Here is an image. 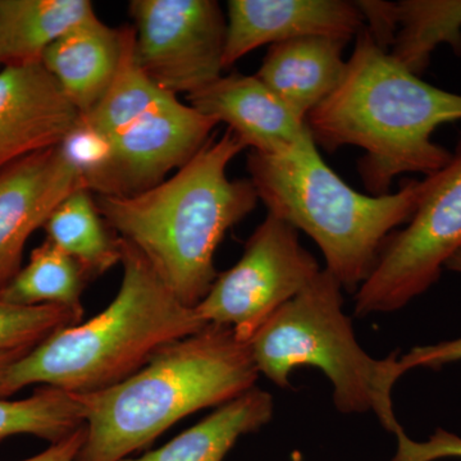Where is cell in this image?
Listing matches in <instances>:
<instances>
[{"label":"cell","instance_id":"cell-21","mask_svg":"<svg viewBox=\"0 0 461 461\" xmlns=\"http://www.w3.org/2000/svg\"><path fill=\"white\" fill-rule=\"evenodd\" d=\"M83 426V406L62 388L41 386L16 402L0 399V441L25 433L56 444Z\"/></svg>","mask_w":461,"mask_h":461},{"label":"cell","instance_id":"cell-2","mask_svg":"<svg viewBox=\"0 0 461 461\" xmlns=\"http://www.w3.org/2000/svg\"><path fill=\"white\" fill-rule=\"evenodd\" d=\"M230 130L212 138L172 177L132 196H96L109 229L138 249L182 304L195 308L214 284L215 251L227 230L256 209L250 180H230L245 150Z\"/></svg>","mask_w":461,"mask_h":461},{"label":"cell","instance_id":"cell-15","mask_svg":"<svg viewBox=\"0 0 461 461\" xmlns=\"http://www.w3.org/2000/svg\"><path fill=\"white\" fill-rule=\"evenodd\" d=\"M348 42L306 36L269 45L256 76L297 117L306 120L341 83Z\"/></svg>","mask_w":461,"mask_h":461},{"label":"cell","instance_id":"cell-11","mask_svg":"<svg viewBox=\"0 0 461 461\" xmlns=\"http://www.w3.org/2000/svg\"><path fill=\"white\" fill-rule=\"evenodd\" d=\"M86 189L83 175L59 147L0 172V291L20 272L27 240L60 203Z\"/></svg>","mask_w":461,"mask_h":461},{"label":"cell","instance_id":"cell-30","mask_svg":"<svg viewBox=\"0 0 461 461\" xmlns=\"http://www.w3.org/2000/svg\"><path fill=\"white\" fill-rule=\"evenodd\" d=\"M3 56H2V38H0V69L3 68Z\"/></svg>","mask_w":461,"mask_h":461},{"label":"cell","instance_id":"cell-4","mask_svg":"<svg viewBox=\"0 0 461 461\" xmlns=\"http://www.w3.org/2000/svg\"><path fill=\"white\" fill-rule=\"evenodd\" d=\"M123 277L111 303L93 320L57 330L9 366L0 399L30 384L71 393L104 390L131 377L165 346L205 329L182 304L140 251L121 239Z\"/></svg>","mask_w":461,"mask_h":461},{"label":"cell","instance_id":"cell-12","mask_svg":"<svg viewBox=\"0 0 461 461\" xmlns=\"http://www.w3.org/2000/svg\"><path fill=\"white\" fill-rule=\"evenodd\" d=\"M80 113L39 63L0 69V172L59 147Z\"/></svg>","mask_w":461,"mask_h":461},{"label":"cell","instance_id":"cell-16","mask_svg":"<svg viewBox=\"0 0 461 461\" xmlns=\"http://www.w3.org/2000/svg\"><path fill=\"white\" fill-rule=\"evenodd\" d=\"M123 27L93 16L66 32L41 57L66 98L85 114L95 107L113 80L122 54Z\"/></svg>","mask_w":461,"mask_h":461},{"label":"cell","instance_id":"cell-25","mask_svg":"<svg viewBox=\"0 0 461 461\" xmlns=\"http://www.w3.org/2000/svg\"><path fill=\"white\" fill-rule=\"evenodd\" d=\"M357 5L362 11L364 26L382 50L390 51L399 32L396 3L359 0Z\"/></svg>","mask_w":461,"mask_h":461},{"label":"cell","instance_id":"cell-24","mask_svg":"<svg viewBox=\"0 0 461 461\" xmlns=\"http://www.w3.org/2000/svg\"><path fill=\"white\" fill-rule=\"evenodd\" d=\"M397 448L393 461H437L461 459V437L438 429L427 441L418 442L409 438L405 430L395 432Z\"/></svg>","mask_w":461,"mask_h":461},{"label":"cell","instance_id":"cell-20","mask_svg":"<svg viewBox=\"0 0 461 461\" xmlns=\"http://www.w3.org/2000/svg\"><path fill=\"white\" fill-rule=\"evenodd\" d=\"M90 281L74 258L45 239L33 249L29 263L0 291V300L23 306L62 305L84 313L81 296Z\"/></svg>","mask_w":461,"mask_h":461},{"label":"cell","instance_id":"cell-8","mask_svg":"<svg viewBox=\"0 0 461 461\" xmlns=\"http://www.w3.org/2000/svg\"><path fill=\"white\" fill-rule=\"evenodd\" d=\"M321 271L299 240V230L267 214L232 268L217 276L195 306L200 321L230 327L248 342L281 306L299 295Z\"/></svg>","mask_w":461,"mask_h":461},{"label":"cell","instance_id":"cell-29","mask_svg":"<svg viewBox=\"0 0 461 461\" xmlns=\"http://www.w3.org/2000/svg\"><path fill=\"white\" fill-rule=\"evenodd\" d=\"M445 268L448 269V271L460 273L461 275V249L453 258H451L450 260H448Z\"/></svg>","mask_w":461,"mask_h":461},{"label":"cell","instance_id":"cell-14","mask_svg":"<svg viewBox=\"0 0 461 461\" xmlns=\"http://www.w3.org/2000/svg\"><path fill=\"white\" fill-rule=\"evenodd\" d=\"M187 100L199 113L218 124L226 123L245 148L258 153L277 156L314 140L306 121L257 76H221Z\"/></svg>","mask_w":461,"mask_h":461},{"label":"cell","instance_id":"cell-13","mask_svg":"<svg viewBox=\"0 0 461 461\" xmlns=\"http://www.w3.org/2000/svg\"><path fill=\"white\" fill-rule=\"evenodd\" d=\"M223 67L263 45L306 36L350 41L364 27L357 2L348 0H230Z\"/></svg>","mask_w":461,"mask_h":461},{"label":"cell","instance_id":"cell-17","mask_svg":"<svg viewBox=\"0 0 461 461\" xmlns=\"http://www.w3.org/2000/svg\"><path fill=\"white\" fill-rule=\"evenodd\" d=\"M275 412L271 393L253 387L218 406L205 420L171 442L138 459L121 461H223L240 437L268 424Z\"/></svg>","mask_w":461,"mask_h":461},{"label":"cell","instance_id":"cell-5","mask_svg":"<svg viewBox=\"0 0 461 461\" xmlns=\"http://www.w3.org/2000/svg\"><path fill=\"white\" fill-rule=\"evenodd\" d=\"M247 166L268 214L311 236L327 271L350 294L371 276L388 236L408 223L420 198L417 180L387 195L357 193L324 163L314 140L277 156L250 150Z\"/></svg>","mask_w":461,"mask_h":461},{"label":"cell","instance_id":"cell-7","mask_svg":"<svg viewBox=\"0 0 461 461\" xmlns=\"http://www.w3.org/2000/svg\"><path fill=\"white\" fill-rule=\"evenodd\" d=\"M460 249L461 138L448 162L421 181L406 226L388 236L371 276L355 293V314L400 311L439 280Z\"/></svg>","mask_w":461,"mask_h":461},{"label":"cell","instance_id":"cell-9","mask_svg":"<svg viewBox=\"0 0 461 461\" xmlns=\"http://www.w3.org/2000/svg\"><path fill=\"white\" fill-rule=\"evenodd\" d=\"M135 57L173 96H190L222 76L227 21L215 0H132Z\"/></svg>","mask_w":461,"mask_h":461},{"label":"cell","instance_id":"cell-22","mask_svg":"<svg viewBox=\"0 0 461 461\" xmlns=\"http://www.w3.org/2000/svg\"><path fill=\"white\" fill-rule=\"evenodd\" d=\"M83 312L67 306H23L0 300V351L32 350L66 327L80 324Z\"/></svg>","mask_w":461,"mask_h":461},{"label":"cell","instance_id":"cell-26","mask_svg":"<svg viewBox=\"0 0 461 461\" xmlns=\"http://www.w3.org/2000/svg\"><path fill=\"white\" fill-rule=\"evenodd\" d=\"M461 360V338L436 345L417 346L408 354L399 357L397 368L402 377L415 368L438 369L448 363Z\"/></svg>","mask_w":461,"mask_h":461},{"label":"cell","instance_id":"cell-10","mask_svg":"<svg viewBox=\"0 0 461 461\" xmlns=\"http://www.w3.org/2000/svg\"><path fill=\"white\" fill-rule=\"evenodd\" d=\"M218 123L168 95L107 139L104 162L85 176L96 196L144 193L177 171L213 138Z\"/></svg>","mask_w":461,"mask_h":461},{"label":"cell","instance_id":"cell-1","mask_svg":"<svg viewBox=\"0 0 461 461\" xmlns=\"http://www.w3.org/2000/svg\"><path fill=\"white\" fill-rule=\"evenodd\" d=\"M341 83L306 117L317 147L366 151L357 165L373 196L387 195L397 176L432 175L451 151L432 140L445 123L461 121V95L433 86L382 50L364 26Z\"/></svg>","mask_w":461,"mask_h":461},{"label":"cell","instance_id":"cell-19","mask_svg":"<svg viewBox=\"0 0 461 461\" xmlns=\"http://www.w3.org/2000/svg\"><path fill=\"white\" fill-rule=\"evenodd\" d=\"M47 240L83 267L90 280L121 263V238L103 220L89 190H76L42 226Z\"/></svg>","mask_w":461,"mask_h":461},{"label":"cell","instance_id":"cell-18","mask_svg":"<svg viewBox=\"0 0 461 461\" xmlns=\"http://www.w3.org/2000/svg\"><path fill=\"white\" fill-rule=\"evenodd\" d=\"M95 14L89 0H0L3 66L41 62L53 42Z\"/></svg>","mask_w":461,"mask_h":461},{"label":"cell","instance_id":"cell-27","mask_svg":"<svg viewBox=\"0 0 461 461\" xmlns=\"http://www.w3.org/2000/svg\"><path fill=\"white\" fill-rule=\"evenodd\" d=\"M85 439H86V427L83 426L66 438L60 439L59 442L51 444L50 447L42 451L41 454L23 461H76V457L83 448Z\"/></svg>","mask_w":461,"mask_h":461},{"label":"cell","instance_id":"cell-6","mask_svg":"<svg viewBox=\"0 0 461 461\" xmlns=\"http://www.w3.org/2000/svg\"><path fill=\"white\" fill-rule=\"evenodd\" d=\"M341 285L321 269L299 294L281 306L248 342L259 375L276 386L290 387L295 369L312 366L330 379L336 408L345 414L373 411L382 426L402 429L393 412V390L402 378L391 354L375 359L357 341L344 312Z\"/></svg>","mask_w":461,"mask_h":461},{"label":"cell","instance_id":"cell-28","mask_svg":"<svg viewBox=\"0 0 461 461\" xmlns=\"http://www.w3.org/2000/svg\"><path fill=\"white\" fill-rule=\"evenodd\" d=\"M27 353H29V351L25 350L0 351V378L3 377V375L7 371L9 366H12V364Z\"/></svg>","mask_w":461,"mask_h":461},{"label":"cell","instance_id":"cell-3","mask_svg":"<svg viewBox=\"0 0 461 461\" xmlns=\"http://www.w3.org/2000/svg\"><path fill=\"white\" fill-rule=\"evenodd\" d=\"M247 342L230 327L204 330L165 346L140 371L104 390L75 393L86 439L76 461H121L148 447L178 420L256 387Z\"/></svg>","mask_w":461,"mask_h":461},{"label":"cell","instance_id":"cell-23","mask_svg":"<svg viewBox=\"0 0 461 461\" xmlns=\"http://www.w3.org/2000/svg\"><path fill=\"white\" fill-rule=\"evenodd\" d=\"M403 33L415 53L430 57L438 45L461 56V0H409L403 7Z\"/></svg>","mask_w":461,"mask_h":461}]
</instances>
